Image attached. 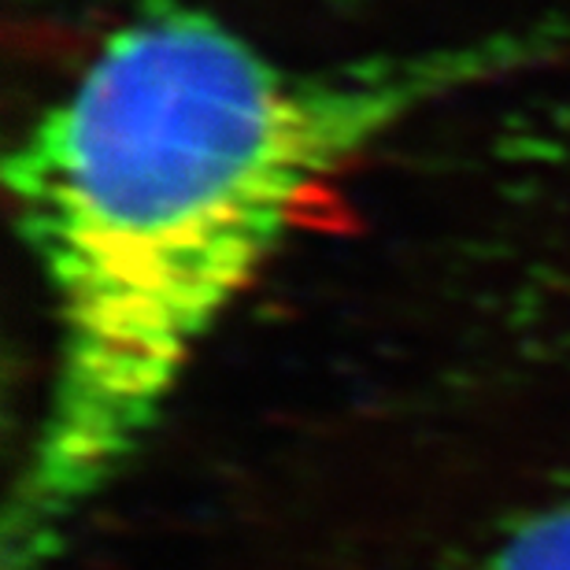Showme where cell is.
Segmentation results:
<instances>
[{
  "label": "cell",
  "instance_id": "6da1fadb",
  "mask_svg": "<svg viewBox=\"0 0 570 570\" xmlns=\"http://www.w3.org/2000/svg\"><path fill=\"white\" fill-rule=\"evenodd\" d=\"M560 60L570 8L318 67L285 63L181 0H148L111 30L4 164L56 352L0 570L60 556L326 178L438 100Z\"/></svg>",
  "mask_w": 570,
  "mask_h": 570
},
{
  "label": "cell",
  "instance_id": "7a4b0ae2",
  "mask_svg": "<svg viewBox=\"0 0 570 570\" xmlns=\"http://www.w3.org/2000/svg\"><path fill=\"white\" fill-rule=\"evenodd\" d=\"M478 570H570V497L508 522Z\"/></svg>",
  "mask_w": 570,
  "mask_h": 570
}]
</instances>
